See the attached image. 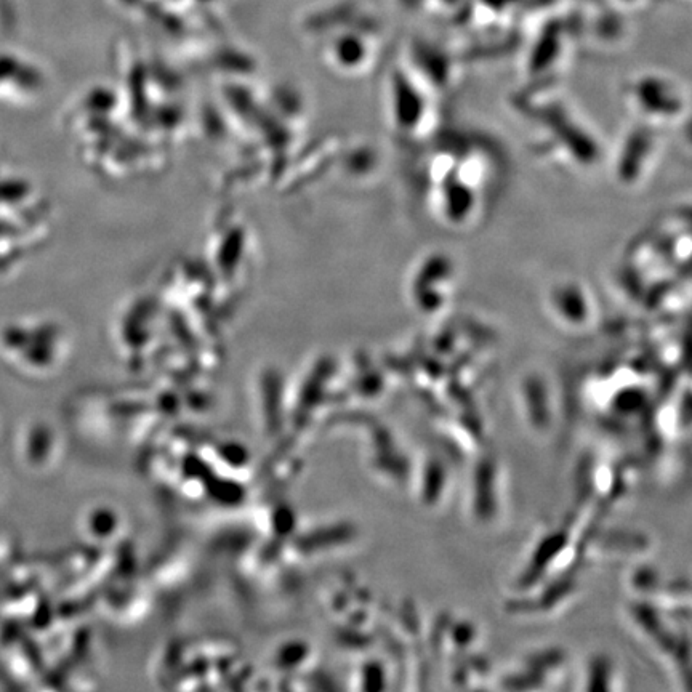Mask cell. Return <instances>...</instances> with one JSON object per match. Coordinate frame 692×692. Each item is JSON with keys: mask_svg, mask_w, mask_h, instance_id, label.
<instances>
[{"mask_svg": "<svg viewBox=\"0 0 692 692\" xmlns=\"http://www.w3.org/2000/svg\"><path fill=\"white\" fill-rule=\"evenodd\" d=\"M588 290L579 282H564L550 292V305L555 308L561 318L579 322L590 313V297Z\"/></svg>", "mask_w": 692, "mask_h": 692, "instance_id": "6", "label": "cell"}, {"mask_svg": "<svg viewBox=\"0 0 692 692\" xmlns=\"http://www.w3.org/2000/svg\"><path fill=\"white\" fill-rule=\"evenodd\" d=\"M487 154L471 141L455 140L435 148L428 159V202L447 228H470L483 215L494 180V165Z\"/></svg>", "mask_w": 692, "mask_h": 692, "instance_id": "1", "label": "cell"}, {"mask_svg": "<svg viewBox=\"0 0 692 692\" xmlns=\"http://www.w3.org/2000/svg\"><path fill=\"white\" fill-rule=\"evenodd\" d=\"M436 97V90L398 79L395 90H391V121L399 137L409 141L430 137L438 114Z\"/></svg>", "mask_w": 692, "mask_h": 692, "instance_id": "3", "label": "cell"}, {"mask_svg": "<svg viewBox=\"0 0 692 692\" xmlns=\"http://www.w3.org/2000/svg\"><path fill=\"white\" fill-rule=\"evenodd\" d=\"M457 287V270L447 255H428L412 274L409 294L419 310L436 313L451 302Z\"/></svg>", "mask_w": 692, "mask_h": 692, "instance_id": "4", "label": "cell"}, {"mask_svg": "<svg viewBox=\"0 0 692 692\" xmlns=\"http://www.w3.org/2000/svg\"><path fill=\"white\" fill-rule=\"evenodd\" d=\"M657 130L641 125L638 132L625 138L617 159V173L627 185L643 182L644 175L656 164Z\"/></svg>", "mask_w": 692, "mask_h": 692, "instance_id": "5", "label": "cell"}, {"mask_svg": "<svg viewBox=\"0 0 692 692\" xmlns=\"http://www.w3.org/2000/svg\"><path fill=\"white\" fill-rule=\"evenodd\" d=\"M625 105L641 125L659 130L688 114V93L662 76H643L627 84Z\"/></svg>", "mask_w": 692, "mask_h": 692, "instance_id": "2", "label": "cell"}]
</instances>
